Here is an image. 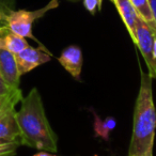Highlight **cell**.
<instances>
[{
  "instance_id": "1",
  "label": "cell",
  "mask_w": 156,
  "mask_h": 156,
  "mask_svg": "<svg viewBox=\"0 0 156 156\" xmlns=\"http://www.w3.org/2000/svg\"><path fill=\"white\" fill-rule=\"evenodd\" d=\"M20 130V143L40 151L57 153L58 137L46 117L43 101L37 88L23 98L22 106L16 111Z\"/></svg>"
},
{
  "instance_id": "2",
  "label": "cell",
  "mask_w": 156,
  "mask_h": 156,
  "mask_svg": "<svg viewBox=\"0 0 156 156\" xmlns=\"http://www.w3.org/2000/svg\"><path fill=\"white\" fill-rule=\"evenodd\" d=\"M140 88L134 110V124L127 156H153L156 132V108L153 101V78L140 67Z\"/></svg>"
},
{
  "instance_id": "3",
  "label": "cell",
  "mask_w": 156,
  "mask_h": 156,
  "mask_svg": "<svg viewBox=\"0 0 156 156\" xmlns=\"http://www.w3.org/2000/svg\"><path fill=\"white\" fill-rule=\"evenodd\" d=\"M59 7V0H51L45 7L40 8L34 11L28 10H13L7 17V26L16 34L23 37H29L43 46L32 33V26L35 20L42 18L47 12Z\"/></svg>"
},
{
  "instance_id": "4",
  "label": "cell",
  "mask_w": 156,
  "mask_h": 156,
  "mask_svg": "<svg viewBox=\"0 0 156 156\" xmlns=\"http://www.w3.org/2000/svg\"><path fill=\"white\" fill-rule=\"evenodd\" d=\"M156 37V29L151 27L147 22L138 16L136 20L135 29V42L138 49L140 50L145 63H147L149 75L152 78H156V61L153 55L154 40Z\"/></svg>"
},
{
  "instance_id": "5",
  "label": "cell",
  "mask_w": 156,
  "mask_h": 156,
  "mask_svg": "<svg viewBox=\"0 0 156 156\" xmlns=\"http://www.w3.org/2000/svg\"><path fill=\"white\" fill-rule=\"evenodd\" d=\"M16 100H5L0 104V139L20 143V130L16 120ZM22 145V143H20Z\"/></svg>"
},
{
  "instance_id": "6",
  "label": "cell",
  "mask_w": 156,
  "mask_h": 156,
  "mask_svg": "<svg viewBox=\"0 0 156 156\" xmlns=\"http://www.w3.org/2000/svg\"><path fill=\"white\" fill-rule=\"evenodd\" d=\"M16 64L20 76L31 72L35 67L47 63L51 59V54L45 47L33 48L30 45L15 55Z\"/></svg>"
},
{
  "instance_id": "7",
  "label": "cell",
  "mask_w": 156,
  "mask_h": 156,
  "mask_svg": "<svg viewBox=\"0 0 156 156\" xmlns=\"http://www.w3.org/2000/svg\"><path fill=\"white\" fill-rule=\"evenodd\" d=\"M0 75L13 90H20V74L16 64L15 55L0 48Z\"/></svg>"
},
{
  "instance_id": "8",
  "label": "cell",
  "mask_w": 156,
  "mask_h": 156,
  "mask_svg": "<svg viewBox=\"0 0 156 156\" xmlns=\"http://www.w3.org/2000/svg\"><path fill=\"white\" fill-rule=\"evenodd\" d=\"M61 66L76 79L80 80L81 69H83V51L77 45H69L62 50L60 57L58 58Z\"/></svg>"
},
{
  "instance_id": "9",
  "label": "cell",
  "mask_w": 156,
  "mask_h": 156,
  "mask_svg": "<svg viewBox=\"0 0 156 156\" xmlns=\"http://www.w3.org/2000/svg\"><path fill=\"white\" fill-rule=\"evenodd\" d=\"M117 8V11L121 17L123 24L127 29L129 37L133 42H135V29H136V20L138 18V13L135 9L130 0H110Z\"/></svg>"
},
{
  "instance_id": "10",
  "label": "cell",
  "mask_w": 156,
  "mask_h": 156,
  "mask_svg": "<svg viewBox=\"0 0 156 156\" xmlns=\"http://www.w3.org/2000/svg\"><path fill=\"white\" fill-rule=\"evenodd\" d=\"M28 46L29 44L26 39L13 32L7 25L0 27V48L1 49L8 50L16 55Z\"/></svg>"
},
{
  "instance_id": "11",
  "label": "cell",
  "mask_w": 156,
  "mask_h": 156,
  "mask_svg": "<svg viewBox=\"0 0 156 156\" xmlns=\"http://www.w3.org/2000/svg\"><path fill=\"white\" fill-rule=\"evenodd\" d=\"M93 117H94V124H93L94 136L100 137V138H102L105 141L109 140V136H110L111 132L117 126V120L112 117H108L103 120L94 111H93Z\"/></svg>"
},
{
  "instance_id": "12",
  "label": "cell",
  "mask_w": 156,
  "mask_h": 156,
  "mask_svg": "<svg viewBox=\"0 0 156 156\" xmlns=\"http://www.w3.org/2000/svg\"><path fill=\"white\" fill-rule=\"evenodd\" d=\"M132 3L134 5L135 9H136L138 15L142 18L144 22H147L151 27H153L154 29H156V24L154 22L153 15H152L151 9L147 0H130Z\"/></svg>"
},
{
  "instance_id": "13",
  "label": "cell",
  "mask_w": 156,
  "mask_h": 156,
  "mask_svg": "<svg viewBox=\"0 0 156 156\" xmlns=\"http://www.w3.org/2000/svg\"><path fill=\"white\" fill-rule=\"evenodd\" d=\"M0 98L1 101L5 100H16L18 102H22L23 93L20 90H13L5 83L1 75H0Z\"/></svg>"
},
{
  "instance_id": "14",
  "label": "cell",
  "mask_w": 156,
  "mask_h": 156,
  "mask_svg": "<svg viewBox=\"0 0 156 156\" xmlns=\"http://www.w3.org/2000/svg\"><path fill=\"white\" fill-rule=\"evenodd\" d=\"M16 0H0V27L7 25V17L15 8Z\"/></svg>"
},
{
  "instance_id": "15",
  "label": "cell",
  "mask_w": 156,
  "mask_h": 156,
  "mask_svg": "<svg viewBox=\"0 0 156 156\" xmlns=\"http://www.w3.org/2000/svg\"><path fill=\"white\" fill-rule=\"evenodd\" d=\"M20 145V143L16 141H8L0 139V156H14Z\"/></svg>"
},
{
  "instance_id": "16",
  "label": "cell",
  "mask_w": 156,
  "mask_h": 156,
  "mask_svg": "<svg viewBox=\"0 0 156 156\" xmlns=\"http://www.w3.org/2000/svg\"><path fill=\"white\" fill-rule=\"evenodd\" d=\"M83 1L86 10L92 15H94L96 12L101 11L104 0H83Z\"/></svg>"
},
{
  "instance_id": "17",
  "label": "cell",
  "mask_w": 156,
  "mask_h": 156,
  "mask_svg": "<svg viewBox=\"0 0 156 156\" xmlns=\"http://www.w3.org/2000/svg\"><path fill=\"white\" fill-rule=\"evenodd\" d=\"M147 2H149L150 9H151L154 22H155V24H156V0H147Z\"/></svg>"
},
{
  "instance_id": "18",
  "label": "cell",
  "mask_w": 156,
  "mask_h": 156,
  "mask_svg": "<svg viewBox=\"0 0 156 156\" xmlns=\"http://www.w3.org/2000/svg\"><path fill=\"white\" fill-rule=\"evenodd\" d=\"M32 156H58V155H56V153H50V152L47 151H40L37 153L33 154Z\"/></svg>"
},
{
  "instance_id": "19",
  "label": "cell",
  "mask_w": 156,
  "mask_h": 156,
  "mask_svg": "<svg viewBox=\"0 0 156 156\" xmlns=\"http://www.w3.org/2000/svg\"><path fill=\"white\" fill-rule=\"evenodd\" d=\"M153 55H154V59L156 61V37L154 40V45H153Z\"/></svg>"
},
{
  "instance_id": "20",
  "label": "cell",
  "mask_w": 156,
  "mask_h": 156,
  "mask_svg": "<svg viewBox=\"0 0 156 156\" xmlns=\"http://www.w3.org/2000/svg\"><path fill=\"white\" fill-rule=\"evenodd\" d=\"M69 1H78V0H69Z\"/></svg>"
},
{
  "instance_id": "21",
  "label": "cell",
  "mask_w": 156,
  "mask_h": 156,
  "mask_svg": "<svg viewBox=\"0 0 156 156\" xmlns=\"http://www.w3.org/2000/svg\"><path fill=\"white\" fill-rule=\"evenodd\" d=\"M0 104H1V98H0Z\"/></svg>"
}]
</instances>
